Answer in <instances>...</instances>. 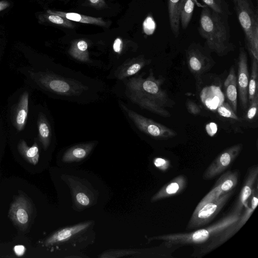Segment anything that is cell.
Masks as SVG:
<instances>
[{
	"mask_svg": "<svg viewBox=\"0 0 258 258\" xmlns=\"http://www.w3.org/2000/svg\"><path fill=\"white\" fill-rule=\"evenodd\" d=\"M199 32L205 41V47L220 56L234 51L228 17L218 13L207 6L202 8Z\"/></svg>",
	"mask_w": 258,
	"mask_h": 258,
	"instance_id": "cell-2",
	"label": "cell"
},
{
	"mask_svg": "<svg viewBox=\"0 0 258 258\" xmlns=\"http://www.w3.org/2000/svg\"><path fill=\"white\" fill-rule=\"evenodd\" d=\"M243 29L250 57L258 60V11L251 0H230Z\"/></svg>",
	"mask_w": 258,
	"mask_h": 258,
	"instance_id": "cell-4",
	"label": "cell"
},
{
	"mask_svg": "<svg viewBox=\"0 0 258 258\" xmlns=\"http://www.w3.org/2000/svg\"><path fill=\"white\" fill-rule=\"evenodd\" d=\"M45 21L63 27L73 28L75 26L71 21L58 15L47 14L43 16Z\"/></svg>",
	"mask_w": 258,
	"mask_h": 258,
	"instance_id": "cell-30",
	"label": "cell"
},
{
	"mask_svg": "<svg viewBox=\"0 0 258 258\" xmlns=\"http://www.w3.org/2000/svg\"><path fill=\"white\" fill-rule=\"evenodd\" d=\"M251 58V71L248 86V102L249 103L258 94V60Z\"/></svg>",
	"mask_w": 258,
	"mask_h": 258,
	"instance_id": "cell-28",
	"label": "cell"
},
{
	"mask_svg": "<svg viewBox=\"0 0 258 258\" xmlns=\"http://www.w3.org/2000/svg\"><path fill=\"white\" fill-rule=\"evenodd\" d=\"M201 100L209 109L216 110L224 102V96L220 88L216 86H207L201 92Z\"/></svg>",
	"mask_w": 258,
	"mask_h": 258,
	"instance_id": "cell-17",
	"label": "cell"
},
{
	"mask_svg": "<svg viewBox=\"0 0 258 258\" xmlns=\"http://www.w3.org/2000/svg\"><path fill=\"white\" fill-rule=\"evenodd\" d=\"M257 106L258 94L256 95L249 103V107L245 115V120L250 121L255 117L257 114Z\"/></svg>",
	"mask_w": 258,
	"mask_h": 258,
	"instance_id": "cell-32",
	"label": "cell"
},
{
	"mask_svg": "<svg viewBox=\"0 0 258 258\" xmlns=\"http://www.w3.org/2000/svg\"><path fill=\"white\" fill-rule=\"evenodd\" d=\"M197 5L202 8L206 5H202L197 0H181L179 6L180 25L183 29L188 26L194 11L195 5Z\"/></svg>",
	"mask_w": 258,
	"mask_h": 258,
	"instance_id": "cell-23",
	"label": "cell"
},
{
	"mask_svg": "<svg viewBox=\"0 0 258 258\" xmlns=\"http://www.w3.org/2000/svg\"><path fill=\"white\" fill-rule=\"evenodd\" d=\"M210 52L205 46L196 43L190 44L186 50L188 69L197 81L215 63Z\"/></svg>",
	"mask_w": 258,
	"mask_h": 258,
	"instance_id": "cell-8",
	"label": "cell"
},
{
	"mask_svg": "<svg viewBox=\"0 0 258 258\" xmlns=\"http://www.w3.org/2000/svg\"><path fill=\"white\" fill-rule=\"evenodd\" d=\"M202 1L204 5L218 13L228 17L232 14L226 0H202Z\"/></svg>",
	"mask_w": 258,
	"mask_h": 258,
	"instance_id": "cell-29",
	"label": "cell"
},
{
	"mask_svg": "<svg viewBox=\"0 0 258 258\" xmlns=\"http://www.w3.org/2000/svg\"><path fill=\"white\" fill-rule=\"evenodd\" d=\"M241 213L232 210L216 223L207 227L188 233H169L155 236L149 238V240H161L170 243L179 248L188 244H202L216 237L236 222Z\"/></svg>",
	"mask_w": 258,
	"mask_h": 258,
	"instance_id": "cell-3",
	"label": "cell"
},
{
	"mask_svg": "<svg viewBox=\"0 0 258 258\" xmlns=\"http://www.w3.org/2000/svg\"><path fill=\"white\" fill-rule=\"evenodd\" d=\"M243 145H233L222 151L210 164L203 174L204 180H211L223 173L241 152Z\"/></svg>",
	"mask_w": 258,
	"mask_h": 258,
	"instance_id": "cell-9",
	"label": "cell"
},
{
	"mask_svg": "<svg viewBox=\"0 0 258 258\" xmlns=\"http://www.w3.org/2000/svg\"><path fill=\"white\" fill-rule=\"evenodd\" d=\"M37 125L39 140L44 149L46 150L50 143L51 130L49 122L45 115L42 112L39 113Z\"/></svg>",
	"mask_w": 258,
	"mask_h": 258,
	"instance_id": "cell-25",
	"label": "cell"
},
{
	"mask_svg": "<svg viewBox=\"0 0 258 258\" xmlns=\"http://www.w3.org/2000/svg\"><path fill=\"white\" fill-rule=\"evenodd\" d=\"M91 224V222H87L58 230L46 239L44 242L45 245L48 246L67 240L77 233L88 227Z\"/></svg>",
	"mask_w": 258,
	"mask_h": 258,
	"instance_id": "cell-16",
	"label": "cell"
},
{
	"mask_svg": "<svg viewBox=\"0 0 258 258\" xmlns=\"http://www.w3.org/2000/svg\"><path fill=\"white\" fill-rule=\"evenodd\" d=\"M187 180L186 176L179 175L164 185L151 198V202L172 197L179 194L186 188Z\"/></svg>",
	"mask_w": 258,
	"mask_h": 258,
	"instance_id": "cell-15",
	"label": "cell"
},
{
	"mask_svg": "<svg viewBox=\"0 0 258 258\" xmlns=\"http://www.w3.org/2000/svg\"><path fill=\"white\" fill-rule=\"evenodd\" d=\"M25 246L22 245H16L14 248L15 254L19 256L23 255L25 253Z\"/></svg>",
	"mask_w": 258,
	"mask_h": 258,
	"instance_id": "cell-40",
	"label": "cell"
},
{
	"mask_svg": "<svg viewBox=\"0 0 258 258\" xmlns=\"http://www.w3.org/2000/svg\"><path fill=\"white\" fill-rule=\"evenodd\" d=\"M258 204L257 184L244 207L239 218L227 227L218 235L195 249L194 257H201L219 247L234 236L246 223L256 209Z\"/></svg>",
	"mask_w": 258,
	"mask_h": 258,
	"instance_id": "cell-5",
	"label": "cell"
},
{
	"mask_svg": "<svg viewBox=\"0 0 258 258\" xmlns=\"http://www.w3.org/2000/svg\"><path fill=\"white\" fill-rule=\"evenodd\" d=\"M123 43L120 38H116L113 44V49L114 51L118 54H120L122 51Z\"/></svg>",
	"mask_w": 258,
	"mask_h": 258,
	"instance_id": "cell-37",
	"label": "cell"
},
{
	"mask_svg": "<svg viewBox=\"0 0 258 258\" xmlns=\"http://www.w3.org/2000/svg\"><path fill=\"white\" fill-rule=\"evenodd\" d=\"M119 104L121 108L137 127L148 136L157 140H167L176 136L175 131L143 116L129 109L121 102Z\"/></svg>",
	"mask_w": 258,
	"mask_h": 258,
	"instance_id": "cell-7",
	"label": "cell"
},
{
	"mask_svg": "<svg viewBox=\"0 0 258 258\" xmlns=\"http://www.w3.org/2000/svg\"><path fill=\"white\" fill-rule=\"evenodd\" d=\"M162 79L155 77L152 70L146 78L134 77L126 83L127 95L141 108L157 115L169 117L171 113L167 109L172 108L175 102L163 89Z\"/></svg>",
	"mask_w": 258,
	"mask_h": 258,
	"instance_id": "cell-1",
	"label": "cell"
},
{
	"mask_svg": "<svg viewBox=\"0 0 258 258\" xmlns=\"http://www.w3.org/2000/svg\"><path fill=\"white\" fill-rule=\"evenodd\" d=\"M206 130L209 136L213 137L217 133V126L214 122H210L206 125Z\"/></svg>",
	"mask_w": 258,
	"mask_h": 258,
	"instance_id": "cell-38",
	"label": "cell"
},
{
	"mask_svg": "<svg viewBox=\"0 0 258 258\" xmlns=\"http://www.w3.org/2000/svg\"><path fill=\"white\" fill-rule=\"evenodd\" d=\"M10 6V3L7 1H0V12L6 9Z\"/></svg>",
	"mask_w": 258,
	"mask_h": 258,
	"instance_id": "cell-41",
	"label": "cell"
},
{
	"mask_svg": "<svg viewBox=\"0 0 258 258\" xmlns=\"http://www.w3.org/2000/svg\"><path fill=\"white\" fill-rule=\"evenodd\" d=\"M76 201L81 205L86 206L90 204V199L89 197L85 194L80 192L76 195Z\"/></svg>",
	"mask_w": 258,
	"mask_h": 258,
	"instance_id": "cell-35",
	"label": "cell"
},
{
	"mask_svg": "<svg viewBox=\"0 0 258 258\" xmlns=\"http://www.w3.org/2000/svg\"><path fill=\"white\" fill-rule=\"evenodd\" d=\"M89 4L94 7L101 8L105 5V0H87Z\"/></svg>",
	"mask_w": 258,
	"mask_h": 258,
	"instance_id": "cell-39",
	"label": "cell"
},
{
	"mask_svg": "<svg viewBox=\"0 0 258 258\" xmlns=\"http://www.w3.org/2000/svg\"><path fill=\"white\" fill-rule=\"evenodd\" d=\"M257 178L258 166L257 165H252L248 169L246 177L232 210L242 213L257 184Z\"/></svg>",
	"mask_w": 258,
	"mask_h": 258,
	"instance_id": "cell-14",
	"label": "cell"
},
{
	"mask_svg": "<svg viewBox=\"0 0 258 258\" xmlns=\"http://www.w3.org/2000/svg\"><path fill=\"white\" fill-rule=\"evenodd\" d=\"M238 76L237 86L241 107L246 109L248 104V86L249 73L247 65V55L243 47L239 48L238 58Z\"/></svg>",
	"mask_w": 258,
	"mask_h": 258,
	"instance_id": "cell-11",
	"label": "cell"
},
{
	"mask_svg": "<svg viewBox=\"0 0 258 258\" xmlns=\"http://www.w3.org/2000/svg\"><path fill=\"white\" fill-rule=\"evenodd\" d=\"M18 150L28 162L33 165L37 164L39 153L38 146L36 142L32 146L29 147L24 140H21L18 144Z\"/></svg>",
	"mask_w": 258,
	"mask_h": 258,
	"instance_id": "cell-26",
	"label": "cell"
},
{
	"mask_svg": "<svg viewBox=\"0 0 258 258\" xmlns=\"http://www.w3.org/2000/svg\"><path fill=\"white\" fill-rule=\"evenodd\" d=\"M233 192V190H231L216 200L200 206H197L188 221L186 230H195L211 222L225 206Z\"/></svg>",
	"mask_w": 258,
	"mask_h": 258,
	"instance_id": "cell-6",
	"label": "cell"
},
{
	"mask_svg": "<svg viewBox=\"0 0 258 258\" xmlns=\"http://www.w3.org/2000/svg\"><path fill=\"white\" fill-rule=\"evenodd\" d=\"M93 145V143L81 144L69 149L63 154L62 161L69 163L82 160L89 155Z\"/></svg>",
	"mask_w": 258,
	"mask_h": 258,
	"instance_id": "cell-22",
	"label": "cell"
},
{
	"mask_svg": "<svg viewBox=\"0 0 258 258\" xmlns=\"http://www.w3.org/2000/svg\"><path fill=\"white\" fill-rule=\"evenodd\" d=\"M31 212V205L23 196L17 197L12 204L9 217L21 229L24 230L28 226Z\"/></svg>",
	"mask_w": 258,
	"mask_h": 258,
	"instance_id": "cell-12",
	"label": "cell"
},
{
	"mask_svg": "<svg viewBox=\"0 0 258 258\" xmlns=\"http://www.w3.org/2000/svg\"><path fill=\"white\" fill-rule=\"evenodd\" d=\"M143 29L146 34H150L154 29V22L150 17L147 18L143 23Z\"/></svg>",
	"mask_w": 258,
	"mask_h": 258,
	"instance_id": "cell-36",
	"label": "cell"
},
{
	"mask_svg": "<svg viewBox=\"0 0 258 258\" xmlns=\"http://www.w3.org/2000/svg\"><path fill=\"white\" fill-rule=\"evenodd\" d=\"M151 59H146L144 56L134 58L124 63L115 73L116 77L122 80L126 77L135 75L142 68L151 62Z\"/></svg>",
	"mask_w": 258,
	"mask_h": 258,
	"instance_id": "cell-19",
	"label": "cell"
},
{
	"mask_svg": "<svg viewBox=\"0 0 258 258\" xmlns=\"http://www.w3.org/2000/svg\"><path fill=\"white\" fill-rule=\"evenodd\" d=\"M237 78L234 68L232 67L224 82V88L228 103L235 113L237 108Z\"/></svg>",
	"mask_w": 258,
	"mask_h": 258,
	"instance_id": "cell-20",
	"label": "cell"
},
{
	"mask_svg": "<svg viewBox=\"0 0 258 258\" xmlns=\"http://www.w3.org/2000/svg\"><path fill=\"white\" fill-rule=\"evenodd\" d=\"M31 76L36 80L38 83L56 93L68 95L75 93V88L62 78L43 73H32Z\"/></svg>",
	"mask_w": 258,
	"mask_h": 258,
	"instance_id": "cell-13",
	"label": "cell"
},
{
	"mask_svg": "<svg viewBox=\"0 0 258 258\" xmlns=\"http://www.w3.org/2000/svg\"><path fill=\"white\" fill-rule=\"evenodd\" d=\"M29 94L24 92L21 95L13 113V123L19 132L22 131L26 124L28 113Z\"/></svg>",
	"mask_w": 258,
	"mask_h": 258,
	"instance_id": "cell-18",
	"label": "cell"
},
{
	"mask_svg": "<svg viewBox=\"0 0 258 258\" xmlns=\"http://www.w3.org/2000/svg\"><path fill=\"white\" fill-rule=\"evenodd\" d=\"M88 44L84 39L75 40L72 43L69 52L71 56L82 61L89 60Z\"/></svg>",
	"mask_w": 258,
	"mask_h": 258,
	"instance_id": "cell-27",
	"label": "cell"
},
{
	"mask_svg": "<svg viewBox=\"0 0 258 258\" xmlns=\"http://www.w3.org/2000/svg\"><path fill=\"white\" fill-rule=\"evenodd\" d=\"M186 108L188 112L193 115H198L201 112L200 107L195 102L190 100H187Z\"/></svg>",
	"mask_w": 258,
	"mask_h": 258,
	"instance_id": "cell-34",
	"label": "cell"
},
{
	"mask_svg": "<svg viewBox=\"0 0 258 258\" xmlns=\"http://www.w3.org/2000/svg\"><path fill=\"white\" fill-rule=\"evenodd\" d=\"M46 13L49 14L56 15L65 18L70 21L82 23L94 24L100 26H107V23L102 18H96L86 16L76 13L64 12L48 10Z\"/></svg>",
	"mask_w": 258,
	"mask_h": 258,
	"instance_id": "cell-21",
	"label": "cell"
},
{
	"mask_svg": "<svg viewBox=\"0 0 258 258\" xmlns=\"http://www.w3.org/2000/svg\"><path fill=\"white\" fill-rule=\"evenodd\" d=\"M239 179L237 171L228 170L224 173L217 180L211 190L200 201L197 206L218 199L220 196L233 190Z\"/></svg>",
	"mask_w": 258,
	"mask_h": 258,
	"instance_id": "cell-10",
	"label": "cell"
},
{
	"mask_svg": "<svg viewBox=\"0 0 258 258\" xmlns=\"http://www.w3.org/2000/svg\"><path fill=\"white\" fill-rule=\"evenodd\" d=\"M153 164L157 168L163 172L167 171L171 166L169 160L160 157L155 158L153 160Z\"/></svg>",
	"mask_w": 258,
	"mask_h": 258,
	"instance_id": "cell-33",
	"label": "cell"
},
{
	"mask_svg": "<svg viewBox=\"0 0 258 258\" xmlns=\"http://www.w3.org/2000/svg\"><path fill=\"white\" fill-rule=\"evenodd\" d=\"M219 114L223 117L238 120L239 118L234 112L228 102L222 103L217 109Z\"/></svg>",
	"mask_w": 258,
	"mask_h": 258,
	"instance_id": "cell-31",
	"label": "cell"
},
{
	"mask_svg": "<svg viewBox=\"0 0 258 258\" xmlns=\"http://www.w3.org/2000/svg\"><path fill=\"white\" fill-rule=\"evenodd\" d=\"M181 0H168V11L170 26L173 34H179V6Z\"/></svg>",
	"mask_w": 258,
	"mask_h": 258,
	"instance_id": "cell-24",
	"label": "cell"
}]
</instances>
